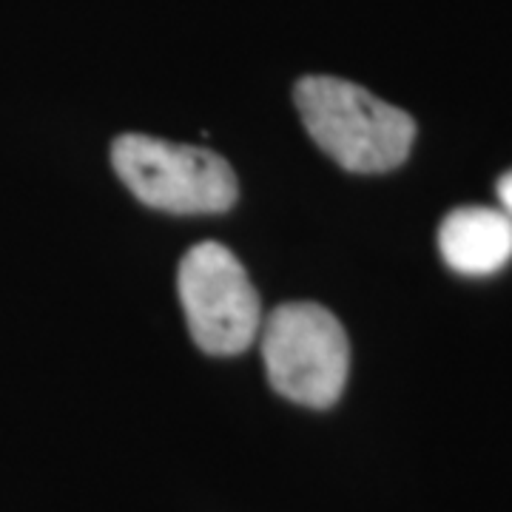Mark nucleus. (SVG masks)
Returning <instances> with one entry per match:
<instances>
[{"label": "nucleus", "mask_w": 512, "mask_h": 512, "mask_svg": "<svg viewBox=\"0 0 512 512\" xmlns=\"http://www.w3.org/2000/svg\"><path fill=\"white\" fill-rule=\"evenodd\" d=\"M439 251L456 274H495L512 259V220L501 208H456L441 222Z\"/></svg>", "instance_id": "obj_5"}, {"label": "nucleus", "mask_w": 512, "mask_h": 512, "mask_svg": "<svg viewBox=\"0 0 512 512\" xmlns=\"http://www.w3.org/2000/svg\"><path fill=\"white\" fill-rule=\"evenodd\" d=\"M262 359L276 393L322 410L342 396L348 382V333L328 308L288 302L262 328Z\"/></svg>", "instance_id": "obj_3"}, {"label": "nucleus", "mask_w": 512, "mask_h": 512, "mask_svg": "<svg viewBox=\"0 0 512 512\" xmlns=\"http://www.w3.org/2000/svg\"><path fill=\"white\" fill-rule=\"evenodd\" d=\"M495 191H498V200H501V211L512 220V171H507V174L498 180Z\"/></svg>", "instance_id": "obj_6"}, {"label": "nucleus", "mask_w": 512, "mask_h": 512, "mask_svg": "<svg viewBox=\"0 0 512 512\" xmlns=\"http://www.w3.org/2000/svg\"><path fill=\"white\" fill-rule=\"evenodd\" d=\"M293 100L316 146L356 174L399 168L416 140V123L407 111L342 77H302Z\"/></svg>", "instance_id": "obj_1"}, {"label": "nucleus", "mask_w": 512, "mask_h": 512, "mask_svg": "<svg viewBox=\"0 0 512 512\" xmlns=\"http://www.w3.org/2000/svg\"><path fill=\"white\" fill-rule=\"evenodd\" d=\"M180 299L194 342L205 353L234 356L259 330V296L242 262L220 242L194 245L180 262Z\"/></svg>", "instance_id": "obj_4"}, {"label": "nucleus", "mask_w": 512, "mask_h": 512, "mask_svg": "<svg viewBox=\"0 0 512 512\" xmlns=\"http://www.w3.org/2000/svg\"><path fill=\"white\" fill-rule=\"evenodd\" d=\"M111 163L128 191L157 211L222 214L237 202L234 168L208 148L123 134L114 140Z\"/></svg>", "instance_id": "obj_2"}]
</instances>
